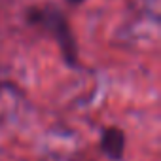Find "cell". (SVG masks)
Returning <instances> with one entry per match:
<instances>
[{"mask_svg":"<svg viewBox=\"0 0 161 161\" xmlns=\"http://www.w3.org/2000/svg\"><path fill=\"white\" fill-rule=\"evenodd\" d=\"M25 19H27V23L31 27L38 29L40 32H44L46 36H49L57 44L66 66H70L74 70H78L82 66L74 31L70 27V21H68L66 14L61 8H57L51 2L34 4V6H31L27 10Z\"/></svg>","mask_w":161,"mask_h":161,"instance_id":"obj_1","label":"cell"},{"mask_svg":"<svg viewBox=\"0 0 161 161\" xmlns=\"http://www.w3.org/2000/svg\"><path fill=\"white\" fill-rule=\"evenodd\" d=\"M84 2H86V0H66V4H70V6H74V8H76V6H82Z\"/></svg>","mask_w":161,"mask_h":161,"instance_id":"obj_3","label":"cell"},{"mask_svg":"<svg viewBox=\"0 0 161 161\" xmlns=\"http://www.w3.org/2000/svg\"><path fill=\"white\" fill-rule=\"evenodd\" d=\"M125 146H127V136H125V131L121 127L106 125L101 131L99 148L110 161H121L125 155Z\"/></svg>","mask_w":161,"mask_h":161,"instance_id":"obj_2","label":"cell"}]
</instances>
